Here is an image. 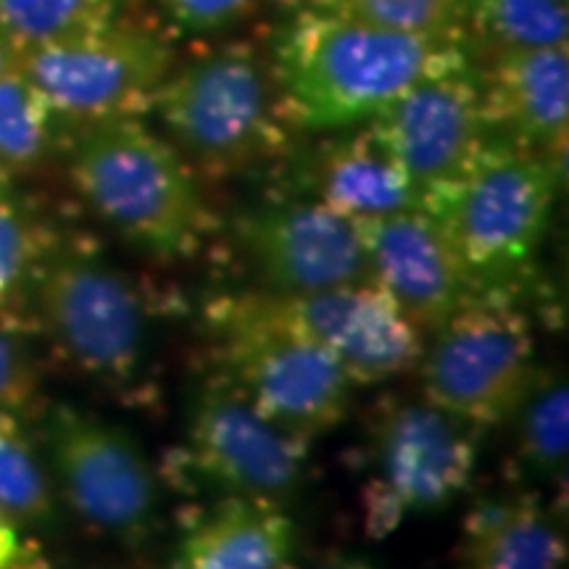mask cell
<instances>
[{"instance_id":"23","label":"cell","mask_w":569,"mask_h":569,"mask_svg":"<svg viewBox=\"0 0 569 569\" xmlns=\"http://www.w3.org/2000/svg\"><path fill=\"white\" fill-rule=\"evenodd\" d=\"M122 0H0V32L17 51L103 30L119 21Z\"/></svg>"},{"instance_id":"28","label":"cell","mask_w":569,"mask_h":569,"mask_svg":"<svg viewBox=\"0 0 569 569\" xmlns=\"http://www.w3.org/2000/svg\"><path fill=\"white\" fill-rule=\"evenodd\" d=\"M38 396V377L24 340L0 319V411L21 417Z\"/></svg>"},{"instance_id":"1","label":"cell","mask_w":569,"mask_h":569,"mask_svg":"<svg viewBox=\"0 0 569 569\" xmlns=\"http://www.w3.org/2000/svg\"><path fill=\"white\" fill-rule=\"evenodd\" d=\"M469 40L388 30L306 3L274 40L272 71L293 130L365 124Z\"/></svg>"},{"instance_id":"4","label":"cell","mask_w":569,"mask_h":569,"mask_svg":"<svg viewBox=\"0 0 569 569\" xmlns=\"http://www.w3.org/2000/svg\"><path fill=\"white\" fill-rule=\"evenodd\" d=\"M153 106L177 146L217 174L282 153L293 130L272 61L251 42H224L172 69Z\"/></svg>"},{"instance_id":"16","label":"cell","mask_w":569,"mask_h":569,"mask_svg":"<svg viewBox=\"0 0 569 569\" xmlns=\"http://www.w3.org/2000/svg\"><path fill=\"white\" fill-rule=\"evenodd\" d=\"M480 82L490 134L549 153L551 159L565 156L569 122L567 42L488 53V67H480Z\"/></svg>"},{"instance_id":"21","label":"cell","mask_w":569,"mask_h":569,"mask_svg":"<svg viewBox=\"0 0 569 569\" xmlns=\"http://www.w3.org/2000/svg\"><path fill=\"white\" fill-rule=\"evenodd\" d=\"M519 461L538 480H559L569 459V388L559 377L543 375L519 403Z\"/></svg>"},{"instance_id":"26","label":"cell","mask_w":569,"mask_h":569,"mask_svg":"<svg viewBox=\"0 0 569 569\" xmlns=\"http://www.w3.org/2000/svg\"><path fill=\"white\" fill-rule=\"evenodd\" d=\"M48 256V232L19 198L0 196V315L19 301Z\"/></svg>"},{"instance_id":"12","label":"cell","mask_w":569,"mask_h":569,"mask_svg":"<svg viewBox=\"0 0 569 569\" xmlns=\"http://www.w3.org/2000/svg\"><path fill=\"white\" fill-rule=\"evenodd\" d=\"M184 459L227 496L284 503L303 488L309 440L274 425L222 377L190 403Z\"/></svg>"},{"instance_id":"19","label":"cell","mask_w":569,"mask_h":569,"mask_svg":"<svg viewBox=\"0 0 569 569\" xmlns=\"http://www.w3.org/2000/svg\"><path fill=\"white\" fill-rule=\"evenodd\" d=\"M567 536L536 493L486 498L465 519L461 569H565Z\"/></svg>"},{"instance_id":"25","label":"cell","mask_w":569,"mask_h":569,"mask_svg":"<svg viewBox=\"0 0 569 569\" xmlns=\"http://www.w3.org/2000/svg\"><path fill=\"white\" fill-rule=\"evenodd\" d=\"M309 3L388 30L467 40L465 0H309Z\"/></svg>"},{"instance_id":"32","label":"cell","mask_w":569,"mask_h":569,"mask_svg":"<svg viewBox=\"0 0 569 569\" xmlns=\"http://www.w3.org/2000/svg\"><path fill=\"white\" fill-rule=\"evenodd\" d=\"M9 184H11V174L6 172L3 167H0V196H3L6 190H9Z\"/></svg>"},{"instance_id":"29","label":"cell","mask_w":569,"mask_h":569,"mask_svg":"<svg viewBox=\"0 0 569 569\" xmlns=\"http://www.w3.org/2000/svg\"><path fill=\"white\" fill-rule=\"evenodd\" d=\"M21 525L9 511L0 507V569H24L30 559L24 538H21Z\"/></svg>"},{"instance_id":"17","label":"cell","mask_w":569,"mask_h":569,"mask_svg":"<svg viewBox=\"0 0 569 569\" xmlns=\"http://www.w3.org/2000/svg\"><path fill=\"white\" fill-rule=\"evenodd\" d=\"M311 188L317 201L356 224L422 209L415 180L369 122L322 146L311 163Z\"/></svg>"},{"instance_id":"14","label":"cell","mask_w":569,"mask_h":569,"mask_svg":"<svg viewBox=\"0 0 569 569\" xmlns=\"http://www.w3.org/2000/svg\"><path fill=\"white\" fill-rule=\"evenodd\" d=\"M240 240L272 293H315L372 282L361 227L317 198L248 211Z\"/></svg>"},{"instance_id":"2","label":"cell","mask_w":569,"mask_h":569,"mask_svg":"<svg viewBox=\"0 0 569 569\" xmlns=\"http://www.w3.org/2000/svg\"><path fill=\"white\" fill-rule=\"evenodd\" d=\"M559 161L507 138L482 146L448 188L422 203L457 248L478 293H511L549 232Z\"/></svg>"},{"instance_id":"9","label":"cell","mask_w":569,"mask_h":569,"mask_svg":"<svg viewBox=\"0 0 569 569\" xmlns=\"http://www.w3.org/2000/svg\"><path fill=\"white\" fill-rule=\"evenodd\" d=\"M17 67L59 117L96 124L153 106L174 69V53L156 30L113 21L103 30L27 48Z\"/></svg>"},{"instance_id":"7","label":"cell","mask_w":569,"mask_h":569,"mask_svg":"<svg viewBox=\"0 0 569 569\" xmlns=\"http://www.w3.org/2000/svg\"><path fill=\"white\" fill-rule=\"evenodd\" d=\"M430 336L422 396L480 430L515 417L543 377L528 317L507 293H475Z\"/></svg>"},{"instance_id":"27","label":"cell","mask_w":569,"mask_h":569,"mask_svg":"<svg viewBox=\"0 0 569 569\" xmlns=\"http://www.w3.org/2000/svg\"><path fill=\"white\" fill-rule=\"evenodd\" d=\"M267 0H161L172 24L188 34H219L253 19Z\"/></svg>"},{"instance_id":"11","label":"cell","mask_w":569,"mask_h":569,"mask_svg":"<svg viewBox=\"0 0 569 569\" xmlns=\"http://www.w3.org/2000/svg\"><path fill=\"white\" fill-rule=\"evenodd\" d=\"M56 480L90 528L138 543L153 528L161 488L151 459L124 427L74 407L46 422Z\"/></svg>"},{"instance_id":"8","label":"cell","mask_w":569,"mask_h":569,"mask_svg":"<svg viewBox=\"0 0 569 569\" xmlns=\"http://www.w3.org/2000/svg\"><path fill=\"white\" fill-rule=\"evenodd\" d=\"M40 319L63 359L106 386H130L151 353V317L140 290L103 256H46L34 274Z\"/></svg>"},{"instance_id":"24","label":"cell","mask_w":569,"mask_h":569,"mask_svg":"<svg viewBox=\"0 0 569 569\" xmlns=\"http://www.w3.org/2000/svg\"><path fill=\"white\" fill-rule=\"evenodd\" d=\"M0 507L19 525L53 519V490L46 467L17 415L0 411Z\"/></svg>"},{"instance_id":"6","label":"cell","mask_w":569,"mask_h":569,"mask_svg":"<svg viewBox=\"0 0 569 569\" xmlns=\"http://www.w3.org/2000/svg\"><path fill=\"white\" fill-rule=\"evenodd\" d=\"M480 457V427L422 396L386 398L367 430V532L388 536L409 515L451 507L469 488Z\"/></svg>"},{"instance_id":"10","label":"cell","mask_w":569,"mask_h":569,"mask_svg":"<svg viewBox=\"0 0 569 569\" xmlns=\"http://www.w3.org/2000/svg\"><path fill=\"white\" fill-rule=\"evenodd\" d=\"M369 124L415 180L422 203L465 174L490 140L480 67L469 42L451 48Z\"/></svg>"},{"instance_id":"20","label":"cell","mask_w":569,"mask_h":569,"mask_svg":"<svg viewBox=\"0 0 569 569\" xmlns=\"http://www.w3.org/2000/svg\"><path fill=\"white\" fill-rule=\"evenodd\" d=\"M465 32L488 53L565 46L569 0H465Z\"/></svg>"},{"instance_id":"3","label":"cell","mask_w":569,"mask_h":569,"mask_svg":"<svg viewBox=\"0 0 569 569\" xmlns=\"http://www.w3.org/2000/svg\"><path fill=\"white\" fill-rule=\"evenodd\" d=\"M69 174L106 224L151 253L196 251L209 230L190 163L134 117L90 124L74 142Z\"/></svg>"},{"instance_id":"18","label":"cell","mask_w":569,"mask_h":569,"mask_svg":"<svg viewBox=\"0 0 569 569\" xmlns=\"http://www.w3.org/2000/svg\"><path fill=\"white\" fill-rule=\"evenodd\" d=\"M298 546L282 503L227 496L184 532L177 569H288Z\"/></svg>"},{"instance_id":"31","label":"cell","mask_w":569,"mask_h":569,"mask_svg":"<svg viewBox=\"0 0 569 569\" xmlns=\"http://www.w3.org/2000/svg\"><path fill=\"white\" fill-rule=\"evenodd\" d=\"M17 61H19V51L9 40H6V34L0 32V77H6L11 69H17Z\"/></svg>"},{"instance_id":"22","label":"cell","mask_w":569,"mask_h":569,"mask_svg":"<svg viewBox=\"0 0 569 569\" xmlns=\"http://www.w3.org/2000/svg\"><path fill=\"white\" fill-rule=\"evenodd\" d=\"M59 113L19 67L0 77V167L27 172L51 151Z\"/></svg>"},{"instance_id":"30","label":"cell","mask_w":569,"mask_h":569,"mask_svg":"<svg viewBox=\"0 0 569 569\" xmlns=\"http://www.w3.org/2000/svg\"><path fill=\"white\" fill-rule=\"evenodd\" d=\"M306 569H375V567L359 557H325L322 561H317V565Z\"/></svg>"},{"instance_id":"13","label":"cell","mask_w":569,"mask_h":569,"mask_svg":"<svg viewBox=\"0 0 569 569\" xmlns=\"http://www.w3.org/2000/svg\"><path fill=\"white\" fill-rule=\"evenodd\" d=\"M256 298L269 315L336 356L356 388L409 375L422 359L425 332L377 282Z\"/></svg>"},{"instance_id":"15","label":"cell","mask_w":569,"mask_h":569,"mask_svg":"<svg viewBox=\"0 0 569 569\" xmlns=\"http://www.w3.org/2000/svg\"><path fill=\"white\" fill-rule=\"evenodd\" d=\"M359 227L372 282L393 298L425 336L478 293L446 230L425 209L398 211Z\"/></svg>"},{"instance_id":"5","label":"cell","mask_w":569,"mask_h":569,"mask_svg":"<svg viewBox=\"0 0 569 569\" xmlns=\"http://www.w3.org/2000/svg\"><path fill=\"white\" fill-rule=\"evenodd\" d=\"M211 325L222 377L274 425L311 440L343 422L356 386L317 340L269 315L256 296L219 303Z\"/></svg>"}]
</instances>
